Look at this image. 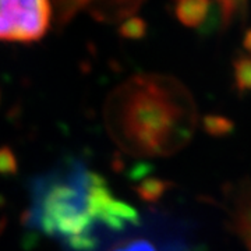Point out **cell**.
<instances>
[{
	"instance_id": "obj_11",
	"label": "cell",
	"mask_w": 251,
	"mask_h": 251,
	"mask_svg": "<svg viewBox=\"0 0 251 251\" xmlns=\"http://www.w3.org/2000/svg\"><path fill=\"white\" fill-rule=\"evenodd\" d=\"M18 172V161L9 145H0V175L13 176Z\"/></svg>"
},
{
	"instance_id": "obj_9",
	"label": "cell",
	"mask_w": 251,
	"mask_h": 251,
	"mask_svg": "<svg viewBox=\"0 0 251 251\" xmlns=\"http://www.w3.org/2000/svg\"><path fill=\"white\" fill-rule=\"evenodd\" d=\"M202 128L211 137L222 138L233 133L234 123L230 119L221 115H206L202 119Z\"/></svg>"
},
{
	"instance_id": "obj_8",
	"label": "cell",
	"mask_w": 251,
	"mask_h": 251,
	"mask_svg": "<svg viewBox=\"0 0 251 251\" xmlns=\"http://www.w3.org/2000/svg\"><path fill=\"white\" fill-rule=\"evenodd\" d=\"M234 87L240 95L251 94V56H239L233 62Z\"/></svg>"
},
{
	"instance_id": "obj_10",
	"label": "cell",
	"mask_w": 251,
	"mask_h": 251,
	"mask_svg": "<svg viewBox=\"0 0 251 251\" xmlns=\"http://www.w3.org/2000/svg\"><path fill=\"white\" fill-rule=\"evenodd\" d=\"M147 34V24L143 18L130 17L120 27V35L126 39H141Z\"/></svg>"
},
{
	"instance_id": "obj_5",
	"label": "cell",
	"mask_w": 251,
	"mask_h": 251,
	"mask_svg": "<svg viewBox=\"0 0 251 251\" xmlns=\"http://www.w3.org/2000/svg\"><path fill=\"white\" fill-rule=\"evenodd\" d=\"M212 0H175V16L188 28H202L212 17Z\"/></svg>"
},
{
	"instance_id": "obj_6",
	"label": "cell",
	"mask_w": 251,
	"mask_h": 251,
	"mask_svg": "<svg viewBox=\"0 0 251 251\" xmlns=\"http://www.w3.org/2000/svg\"><path fill=\"white\" fill-rule=\"evenodd\" d=\"M233 229L246 246L251 251V186H246L236 197L233 211Z\"/></svg>"
},
{
	"instance_id": "obj_12",
	"label": "cell",
	"mask_w": 251,
	"mask_h": 251,
	"mask_svg": "<svg viewBox=\"0 0 251 251\" xmlns=\"http://www.w3.org/2000/svg\"><path fill=\"white\" fill-rule=\"evenodd\" d=\"M214 1L219 7L221 20L225 24H229L246 3V0H214Z\"/></svg>"
},
{
	"instance_id": "obj_14",
	"label": "cell",
	"mask_w": 251,
	"mask_h": 251,
	"mask_svg": "<svg viewBox=\"0 0 251 251\" xmlns=\"http://www.w3.org/2000/svg\"><path fill=\"white\" fill-rule=\"evenodd\" d=\"M243 46L246 48V50L251 54V28L246 32L244 35V41H243Z\"/></svg>"
},
{
	"instance_id": "obj_1",
	"label": "cell",
	"mask_w": 251,
	"mask_h": 251,
	"mask_svg": "<svg viewBox=\"0 0 251 251\" xmlns=\"http://www.w3.org/2000/svg\"><path fill=\"white\" fill-rule=\"evenodd\" d=\"M103 119L110 138L133 156H168L191 140L197 115L187 90L171 77L141 74L109 95Z\"/></svg>"
},
{
	"instance_id": "obj_2",
	"label": "cell",
	"mask_w": 251,
	"mask_h": 251,
	"mask_svg": "<svg viewBox=\"0 0 251 251\" xmlns=\"http://www.w3.org/2000/svg\"><path fill=\"white\" fill-rule=\"evenodd\" d=\"M90 173L78 161L67 162L31 183L25 222L62 242L70 251H94L97 226L90 215Z\"/></svg>"
},
{
	"instance_id": "obj_7",
	"label": "cell",
	"mask_w": 251,
	"mask_h": 251,
	"mask_svg": "<svg viewBox=\"0 0 251 251\" xmlns=\"http://www.w3.org/2000/svg\"><path fill=\"white\" fill-rule=\"evenodd\" d=\"M173 187V183L161 177H145L140 183L134 186V193L137 197L144 202L155 204L161 200L171 188Z\"/></svg>"
},
{
	"instance_id": "obj_13",
	"label": "cell",
	"mask_w": 251,
	"mask_h": 251,
	"mask_svg": "<svg viewBox=\"0 0 251 251\" xmlns=\"http://www.w3.org/2000/svg\"><path fill=\"white\" fill-rule=\"evenodd\" d=\"M109 251H158L152 243L147 239H127L115 244Z\"/></svg>"
},
{
	"instance_id": "obj_4",
	"label": "cell",
	"mask_w": 251,
	"mask_h": 251,
	"mask_svg": "<svg viewBox=\"0 0 251 251\" xmlns=\"http://www.w3.org/2000/svg\"><path fill=\"white\" fill-rule=\"evenodd\" d=\"M90 215L95 226L110 232H123L140 225V214L134 206L113 196L108 181L100 175L90 173Z\"/></svg>"
},
{
	"instance_id": "obj_3",
	"label": "cell",
	"mask_w": 251,
	"mask_h": 251,
	"mask_svg": "<svg viewBox=\"0 0 251 251\" xmlns=\"http://www.w3.org/2000/svg\"><path fill=\"white\" fill-rule=\"evenodd\" d=\"M50 18V0H0V41H39L45 36Z\"/></svg>"
}]
</instances>
